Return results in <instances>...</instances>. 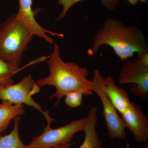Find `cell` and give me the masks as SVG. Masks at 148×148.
I'll return each mask as SVG.
<instances>
[{
    "label": "cell",
    "instance_id": "1",
    "mask_svg": "<svg viewBox=\"0 0 148 148\" xmlns=\"http://www.w3.org/2000/svg\"><path fill=\"white\" fill-rule=\"evenodd\" d=\"M47 64L49 75L38 79L36 83L40 87L49 85L55 88V92L49 96L50 100L54 98L56 100L54 106H58L61 99L71 92L78 91L86 96L92 95V84L91 81L88 79L87 69L74 62L64 61L56 43H54Z\"/></svg>",
    "mask_w": 148,
    "mask_h": 148
},
{
    "label": "cell",
    "instance_id": "2",
    "mask_svg": "<svg viewBox=\"0 0 148 148\" xmlns=\"http://www.w3.org/2000/svg\"><path fill=\"white\" fill-rule=\"evenodd\" d=\"M110 47L122 61L133 57L136 53L148 51V46L143 32L136 26H127L114 18H108L93 38L92 47L88 51L94 56L101 47Z\"/></svg>",
    "mask_w": 148,
    "mask_h": 148
},
{
    "label": "cell",
    "instance_id": "3",
    "mask_svg": "<svg viewBox=\"0 0 148 148\" xmlns=\"http://www.w3.org/2000/svg\"><path fill=\"white\" fill-rule=\"evenodd\" d=\"M34 35L13 14L0 26V57L19 66Z\"/></svg>",
    "mask_w": 148,
    "mask_h": 148
},
{
    "label": "cell",
    "instance_id": "4",
    "mask_svg": "<svg viewBox=\"0 0 148 148\" xmlns=\"http://www.w3.org/2000/svg\"><path fill=\"white\" fill-rule=\"evenodd\" d=\"M47 125L41 135L34 137L27 145L28 148H51L71 143L74 135L84 131L88 121L87 116L71 121L62 127L53 129L51 123L55 120L47 111L45 115Z\"/></svg>",
    "mask_w": 148,
    "mask_h": 148
},
{
    "label": "cell",
    "instance_id": "5",
    "mask_svg": "<svg viewBox=\"0 0 148 148\" xmlns=\"http://www.w3.org/2000/svg\"><path fill=\"white\" fill-rule=\"evenodd\" d=\"M103 75L97 69L94 71L90 81L92 91L98 95L102 103L103 116L109 137L112 140H125L128 144L125 132V124L103 90Z\"/></svg>",
    "mask_w": 148,
    "mask_h": 148
},
{
    "label": "cell",
    "instance_id": "6",
    "mask_svg": "<svg viewBox=\"0 0 148 148\" xmlns=\"http://www.w3.org/2000/svg\"><path fill=\"white\" fill-rule=\"evenodd\" d=\"M40 87L32 76H25L20 82L0 88V100L13 104H22L32 107L44 114L41 106L37 103L32 96L40 92Z\"/></svg>",
    "mask_w": 148,
    "mask_h": 148
},
{
    "label": "cell",
    "instance_id": "7",
    "mask_svg": "<svg viewBox=\"0 0 148 148\" xmlns=\"http://www.w3.org/2000/svg\"><path fill=\"white\" fill-rule=\"evenodd\" d=\"M134 84L130 88L132 95L146 100L148 96V67L138 59L124 64L119 72V84Z\"/></svg>",
    "mask_w": 148,
    "mask_h": 148
},
{
    "label": "cell",
    "instance_id": "8",
    "mask_svg": "<svg viewBox=\"0 0 148 148\" xmlns=\"http://www.w3.org/2000/svg\"><path fill=\"white\" fill-rule=\"evenodd\" d=\"M121 115L126 128L132 132L136 141L139 143H147L148 119L141 107L132 103Z\"/></svg>",
    "mask_w": 148,
    "mask_h": 148
},
{
    "label": "cell",
    "instance_id": "9",
    "mask_svg": "<svg viewBox=\"0 0 148 148\" xmlns=\"http://www.w3.org/2000/svg\"><path fill=\"white\" fill-rule=\"evenodd\" d=\"M19 8L16 13L17 17L34 36H38L50 44L54 43L53 38L48 34L63 38L64 35L47 30L41 26L36 20L32 9L33 0H18Z\"/></svg>",
    "mask_w": 148,
    "mask_h": 148
},
{
    "label": "cell",
    "instance_id": "10",
    "mask_svg": "<svg viewBox=\"0 0 148 148\" xmlns=\"http://www.w3.org/2000/svg\"><path fill=\"white\" fill-rule=\"evenodd\" d=\"M103 89L111 103L121 114L132 105L128 93L125 90L116 86L114 80L111 76L104 77Z\"/></svg>",
    "mask_w": 148,
    "mask_h": 148
},
{
    "label": "cell",
    "instance_id": "11",
    "mask_svg": "<svg viewBox=\"0 0 148 148\" xmlns=\"http://www.w3.org/2000/svg\"><path fill=\"white\" fill-rule=\"evenodd\" d=\"M97 108L93 107L88 111V121L84 131V138L79 148H104L102 140L99 138L97 131Z\"/></svg>",
    "mask_w": 148,
    "mask_h": 148
},
{
    "label": "cell",
    "instance_id": "12",
    "mask_svg": "<svg viewBox=\"0 0 148 148\" xmlns=\"http://www.w3.org/2000/svg\"><path fill=\"white\" fill-rule=\"evenodd\" d=\"M24 105L13 104L8 101L0 103V136L4 132L15 117L25 113Z\"/></svg>",
    "mask_w": 148,
    "mask_h": 148
},
{
    "label": "cell",
    "instance_id": "13",
    "mask_svg": "<svg viewBox=\"0 0 148 148\" xmlns=\"http://www.w3.org/2000/svg\"><path fill=\"white\" fill-rule=\"evenodd\" d=\"M14 124L11 132L4 136H0V148H28L21 141L19 134L20 116L13 119Z\"/></svg>",
    "mask_w": 148,
    "mask_h": 148
},
{
    "label": "cell",
    "instance_id": "14",
    "mask_svg": "<svg viewBox=\"0 0 148 148\" xmlns=\"http://www.w3.org/2000/svg\"><path fill=\"white\" fill-rule=\"evenodd\" d=\"M83 0H58L57 4L62 6V10L58 16V20H62L66 16L70 9L75 4ZM120 0H101L103 6L107 9L114 10L118 4Z\"/></svg>",
    "mask_w": 148,
    "mask_h": 148
},
{
    "label": "cell",
    "instance_id": "15",
    "mask_svg": "<svg viewBox=\"0 0 148 148\" xmlns=\"http://www.w3.org/2000/svg\"><path fill=\"white\" fill-rule=\"evenodd\" d=\"M19 69V66L7 62L0 57V79L12 77Z\"/></svg>",
    "mask_w": 148,
    "mask_h": 148
},
{
    "label": "cell",
    "instance_id": "16",
    "mask_svg": "<svg viewBox=\"0 0 148 148\" xmlns=\"http://www.w3.org/2000/svg\"><path fill=\"white\" fill-rule=\"evenodd\" d=\"M83 95L82 93L78 91L70 92L65 95V103L71 108H77L81 105Z\"/></svg>",
    "mask_w": 148,
    "mask_h": 148
},
{
    "label": "cell",
    "instance_id": "17",
    "mask_svg": "<svg viewBox=\"0 0 148 148\" xmlns=\"http://www.w3.org/2000/svg\"><path fill=\"white\" fill-rule=\"evenodd\" d=\"M137 59L145 66L148 67V52H142L138 53Z\"/></svg>",
    "mask_w": 148,
    "mask_h": 148
},
{
    "label": "cell",
    "instance_id": "18",
    "mask_svg": "<svg viewBox=\"0 0 148 148\" xmlns=\"http://www.w3.org/2000/svg\"><path fill=\"white\" fill-rule=\"evenodd\" d=\"M13 84V80L12 77L0 79V88L4 86L11 84Z\"/></svg>",
    "mask_w": 148,
    "mask_h": 148
},
{
    "label": "cell",
    "instance_id": "19",
    "mask_svg": "<svg viewBox=\"0 0 148 148\" xmlns=\"http://www.w3.org/2000/svg\"><path fill=\"white\" fill-rule=\"evenodd\" d=\"M73 145V143H71L68 144H64V145H60L53 147L51 148H71Z\"/></svg>",
    "mask_w": 148,
    "mask_h": 148
},
{
    "label": "cell",
    "instance_id": "20",
    "mask_svg": "<svg viewBox=\"0 0 148 148\" xmlns=\"http://www.w3.org/2000/svg\"><path fill=\"white\" fill-rule=\"evenodd\" d=\"M127 1L132 5H135L138 3V0H127Z\"/></svg>",
    "mask_w": 148,
    "mask_h": 148
},
{
    "label": "cell",
    "instance_id": "21",
    "mask_svg": "<svg viewBox=\"0 0 148 148\" xmlns=\"http://www.w3.org/2000/svg\"><path fill=\"white\" fill-rule=\"evenodd\" d=\"M136 148H148V145H146L144 146V147H139Z\"/></svg>",
    "mask_w": 148,
    "mask_h": 148
},
{
    "label": "cell",
    "instance_id": "22",
    "mask_svg": "<svg viewBox=\"0 0 148 148\" xmlns=\"http://www.w3.org/2000/svg\"><path fill=\"white\" fill-rule=\"evenodd\" d=\"M138 1H140L142 2H145L147 1L148 0H138Z\"/></svg>",
    "mask_w": 148,
    "mask_h": 148
}]
</instances>
